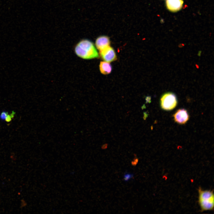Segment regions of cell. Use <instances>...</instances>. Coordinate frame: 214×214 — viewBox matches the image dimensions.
I'll use <instances>...</instances> for the list:
<instances>
[{
  "mask_svg": "<svg viewBox=\"0 0 214 214\" xmlns=\"http://www.w3.org/2000/svg\"><path fill=\"white\" fill-rule=\"evenodd\" d=\"M74 51L78 57L85 59L99 57L98 53L93 43L86 39H83L79 41L75 46Z\"/></svg>",
  "mask_w": 214,
  "mask_h": 214,
  "instance_id": "obj_1",
  "label": "cell"
},
{
  "mask_svg": "<svg viewBox=\"0 0 214 214\" xmlns=\"http://www.w3.org/2000/svg\"><path fill=\"white\" fill-rule=\"evenodd\" d=\"M198 191V201L201 211L213 210L214 206V195L213 191L204 190L199 187Z\"/></svg>",
  "mask_w": 214,
  "mask_h": 214,
  "instance_id": "obj_2",
  "label": "cell"
},
{
  "mask_svg": "<svg viewBox=\"0 0 214 214\" xmlns=\"http://www.w3.org/2000/svg\"><path fill=\"white\" fill-rule=\"evenodd\" d=\"M160 102L163 109L169 111L175 108L177 104V100L176 95L174 93L168 92L162 96Z\"/></svg>",
  "mask_w": 214,
  "mask_h": 214,
  "instance_id": "obj_3",
  "label": "cell"
},
{
  "mask_svg": "<svg viewBox=\"0 0 214 214\" xmlns=\"http://www.w3.org/2000/svg\"><path fill=\"white\" fill-rule=\"evenodd\" d=\"M100 57L104 61L110 62L117 59V56L114 49L109 45L99 51Z\"/></svg>",
  "mask_w": 214,
  "mask_h": 214,
  "instance_id": "obj_4",
  "label": "cell"
},
{
  "mask_svg": "<svg viewBox=\"0 0 214 214\" xmlns=\"http://www.w3.org/2000/svg\"><path fill=\"white\" fill-rule=\"evenodd\" d=\"M174 121L180 124H184L189 118V115L187 110L184 109L177 110L174 114Z\"/></svg>",
  "mask_w": 214,
  "mask_h": 214,
  "instance_id": "obj_5",
  "label": "cell"
},
{
  "mask_svg": "<svg viewBox=\"0 0 214 214\" xmlns=\"http://www.w3.org/2000/svg\"><path fill=\"white\" fill-rule=\"evenodd\" d=\"M110 44L109 37L106 35L99 36L96 39L95 42L96 47L99 51L109 46Z\"/></svg>",
  "mask_w": 214,
  "mask_h": 214,
  "instance_id": "obj_6",
  "label": "cell"
},
{
  "mask_svg": "<svg viewBox=\"0 0 214 214\" xmlns=\"http://www.w3.org/2000/svg\"><path fill=\"white\" fill-rule=\"evenodd\" d=\"M183 4L182 0H166V5L167 9L171 12H175L180 10Z\"/></svg>",
  "mask_w": 214,
  "mask_h": 214,
  "instance_id": "obj_7",
  "label": "cell"
},
{
  "mask_svg": "<svg viewBox=\"0 0 214 214\" xmlns=\"http://www.w3.org/2000/svg\"><path fill=\"white\" fill-rule=\"evenodd\" d=\"M99 69L100 72L104 75L110 73L111 72L112 67L109 62L102 61L99 64Z\"/></svg>",
  "mask_w": 214,
  "mask_h": 214,
  "instance_id": "obj_8",
  "label": "cell"
},
{
  "mask_svg": "<svg viewBox=\"0 0 214 214\" xmlns=\"http://www.w3.org/2000/svg\"><path fill=\"white\" fill-rule=\"evenodd\" d=\"M134 175L132 173L126 172L124 173L123 176V179L124 181L127 182L132 179L134 177Z\"/></svg>",
  "mask_w": 214,
  "mask_h": 214,
  "instance_id": "obj_9",
  "label": "cell"
},
{
  "mask_svg": "<svg viewBox=\"0 0 214 214\" xmlns=\"http://www.w3.org/2000/svg\"><path fill=\"white\" fill-rule=\"evenodd\" d=\"M8 114V113L5 111H3L0 115V118L2 120H5V118Z\"/></svg>",
  "mask_w": 214,
  "mask_h": 214,
  "instance_id": "obj_10",
  "label": "cell"
},
{
  "mask_svg": "<svg viewBox=\"0 0 214 214\" xmlns=\"http://www.w3.org/2000/svg\"><path fill=\"white\" fill-rule=\"evenodd\" d=\"M139 161V159L137 157H135L133 159V160L131 162V165L135 166H136L138 164Z\"/></svg>",
  "mask_w": 214,
  "mask_h": 214,
  "instance_id": "obj_11",
  "label": "cell"
},
{
  "mask_svg": "<svg viewBox=\"0 0 214 214\" xmlns=\"http://www.w3.org/2000/svg\"><path fill=\"white\" fill-rule=\"evenodd\" d=\"M12 119L10 114H8L5 118V120L7 122H9L11 121Z\"/></svg>",
  "mask_w": 214,
  "mask_h": 214,
  "instance_id": "obj_12",
  "label": "cell"
},
{
  "mask_svg": "<svg viewBox=\"0 0 214 214\" xmlns=\"http://www.w3.org/2000/svg\"><path fill=\"white\" fill-rule=\"evenodd\" d=\"M151 97L150 96H147L145 98V99L146 100V103H150L151 101Z\"/></svg>",
  "mask_w": 214,
  "mask_h": 214,
  "instance_id": "obj_13",
  "label": "cell"
},
{
  "mask_svg": "<svg viewBox=\"0 0 214 214\" xmlns=\"http://www.w3.org/2000/svg\"><path fill=\"white\" fill-rule=\"evenodd\" d=\"M143 114L144 116L143 118L144 120H145L148 116V114L146 112H143Z\"/></svg>",
  "mask_w": 214,
  "mask_h": 214,
  "instance_id": "obj_14",
  "label": "cell"
},
{
  "mask_svg": "<svg viewBox=\"0 0 214 214\" xmlns=\"http://www.w3.org/2000/svg\"><path fill=\"white\" fill-rule=\"evenodd\" d=\"M108 145V144L106 143L104 144L101 146L102 149L103 150L106 149L107 148Z\"/></svg>",
  "mask_w": 214,
  "mask_h": 214,
  "instance_id": "obj_15",
  "label": "cell"
},
{
  "mask_svg": "<svg viewBox=\"0 0 214 214\" xmlns=\"http://www.w3.org/2000/svg\"><path fill=\"white\" fill-rule=\"evenodd\" d=\"M15 112L14 111H12L11 113L10 114V115L11 117V118H13L14 117V115H15Z\"/></svg>",
  "mask_w": 214,
  "mask_h": 214,
  "instance_id": "obj_16",
  "label": "cell"
},
{
  "mask_svg": "<svg viewBox=\"0 0 214 214\" xmlns=\"http://www.w3.org/2000/svg\"><path fill=\"white\" fill-rule=\"evenodd\" d=\"M141 109L142 110L144 109H145L146 108L145 105V104H143L141 107Z\"/></svg>",
  "mask_w": 214,
  "mask_h": 214,
  "instance_id": "obj_17",
  "label": "cell"
}]
</instances>
